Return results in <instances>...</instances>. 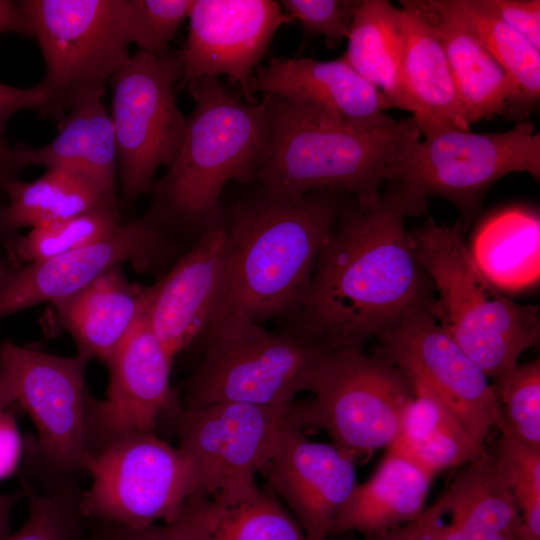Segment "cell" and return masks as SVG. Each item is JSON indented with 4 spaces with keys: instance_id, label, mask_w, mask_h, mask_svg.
Wrapping results in <instances>:
<instances>
[{
    "instance_id": "1",
    "label": "cell",
    "mask_w": 540,
    "mask_h": 540,
    "mask_svg": "<svg viewBox=\"0 0 540 540\" xmlns=\"http://www.w3.org/2000/svg\"><path fill=\"white\" fill-rule=\"evenodd\" d=\"M426 207L394 183L374 201L349 196L288 332L329 350L362 347L412 310L429 308L431 282L405 226Z\"/></svg>"
},
{
    "instance_id": "2",
    "label": "cell",
    "mask_w": 540,
    "mask_h": 540,
    "mask_svg": "<svg viewBox=\"0 0 540 540\" xmlns=\"http://www.w3.org/2000/svg\"><path fill=\"white\" fill-rule=\"evenodd\" d=\"M349 196L328 189L292 198L257 185L223 205L228 261L218 321L232 311L257 323L292 314Z\"/></svg>"
},
{
    "instance_id": "3",
    "label": "cell",
    "mask_w": 540,
    "mask_h": 540,
    "mask_svg": "<svg viewBox=\"0 0 540 540\" xmlns=\"http://www.w3.org/2000/svg\"><path fill=\"white\" fill-rule=\"evenodd\" d=\"M194 109L167 172L155 179L146 208L182 243L222 224L230 181L254 183L271 138L268 96L248 103L205 76L186 86Z\"/></svg>"
},
{
    "instance_id": "4",
    "label": "cell",
    "mask_w": 540,
    "mask_h": 540,
    "mask_svg": "<svg viewBox=\"0 0 540 540\" xmlns=\"http://www.w3.org/2000/svg\"><path fill=\"white\" fill-rule=\"evenodd\" d=\"M267 96L271 138L254 183L283 196L331 189L374 201L386 166L404 143L420 137L412 116L360 129Z\"/></svg>"
},
{
    "instance_id": "5",
    "label": "cell",
    "mask_w": 540,
    "mask_h": 540,
    "mask_svg": "<svg viewBox=\"0 0 540 540\" xmlns=\"http://www.w3.org/2000/svg\"><path fill=\"white\" fill-rule=\"evenodd\" d=\"M409 235L437 293L428 310L440 326L489 378L514 368L539 342L538 307L514 302L484 275L460 225L428 218Z\"/></svg>"
},
{
    "instance_id": "6",
    "label": "cell",
    "mask_w": 540,
    "mask_h": 540,
    "mask_svg": "<svg viewBox=\"0 0 540 540\" xmlns=\"http://www.w3.org/2000/svg\"><path fill=\"white\" fill-rule=\"evenodd\" d=\"M202 340V357L179 397L186 408L290 405L308 391L316 366L330 351L288 331H268L239 311L226 314Z\"/></svg>"
},
{
    "instance_id": "7",
    "label": "cell",
    "mask_w": 540,
    "mask_h": 540,
    "mask_svg": "<svg viewBox=\"0 0 540 540\" xmlns=\"http://www.w3.org/2000/svg\"><path fill=\"white\" fill-rule=\"evenodd\" d=\"M308 391L311 400L294 402L295 421L302 429L325 430L332 444L354 460L393 443L414 398L411 382L398 367L359 346L328 351Z\"/></svg>"
},
{
    "instance_id": "8",
    "label": "cell",
    "mask_w": 540,
    "mask_h": 540,
    "mask_svg": "<svg viewBox=\"0 0 540 540\" xmlns=\"http://www.w3.org/2000/svg\"><path fill=\"white\" fill-rule=\"evenodd\" d=\"M44 63L43 118L59 121L81 97L105 91L130 57L127 0H20Z\"/></svg>"
},
{
    "instance_id": "9",
    "label": "cell",
    "mask_w": 540,
    "mask_h": 540,
    "mask_svg": "<svg viewBox=\"0 0 540 540\" xmlns=\"http://www.w3.org/2000/svg\"><path fill=\"white\" fill-rule=\"evenodd\" d=\"M527 172L540 178V133L531 121L496 133L449 130L404 143L386 166L383 181L412 197L429 196L453 203L466 217L474 215L488 189L502 177Z\"/></svg>"
},
{
    "instance_id": "10",
    "label": "cell",
    "mask_w": 540,
    "mask_h": 540,
    "mask_svg": "<svg viewBox=\"0 0 540 540\" xmlns=\"http://www.w3.org/2000/svg\"><path fill=\"white\" fill-rule=\"evenodd\" d=\"M292 405L221 402L186 408L177 395L158 425L177 437V448L195 473L196 495L235 507L259 494L257 476Z\"/></svg>"
},
{
    "instance_id": "11",
    "label": "cell",
    "mask_w": 540,
    "mask_h": 540,
    "mask_svg": "<svg viewBox=\"0 0 540 540\" xmlns=\"http://www.w3.org/2000/svg\"><path fill=\"white\" fill-rule=\"evenodd\" d=\"M182 76L181 51L137 50L109 81L118 183L127 203L147 194L157 170L169 169L178 155L187 117L174 88Z\"/></svg>"
},
{
    "instance_id": "12",
    "label": "cell",
    "mask_w": 540,
    "mask_h": 540,
    "mask_svg": "<svg viewBox=\"0 0 540 540\" xmlns=\"http://www.w3.org/2000/svg\"><path fill=\"white\" fill-rule=\"evenodd\" d=\"M90 489L80 497L82 517L142 529L172 523L196 495V477L178 448L155 432L117 439L92 454Z\"/></svg>"
},
{
    "instance_id": "13",
    "label": "cell",
    "mask_w": 540,
    "mask_h": 540,
    "mask_svg": "<svg viewBox=\"0 0 540 540\" xmlns=\"http://www.w3.org/2000/svg\"><path fill=\"white\" fill-rule=\"evenodd\" d=\"M185 250L145 210L110 237L78 250L19 266L0 257V319L64 299L116 266L130 264L139 273L162 275Z\"/></svg>"
},
{
    "instance_id": "14",
    "label": "cell",
    "mask_w": 540,
    "mask_h": 540,
    "mask_svg": "<svg viewBox=\"0 0 540 540\" xmlns=\"http://www.w3.org/2000/svg\"><path fill=\"white\" fill-rule=\"evenodd\" d=\"M377 355L398 367L413 387L437 397L484 443L503 422L489 377L447 334L428 308H417L378 337Z\"/></svg>"
},
{
    "instance_id": "15",
    "label": "cell",
    "mask_w": 540,
    "mask_h": 540,
    "mask_svg": "<svg viewBox=\"0 0 540 540\" xmlns=\"http://www.w3.org/2000/svg\"><path fill=\"white\" fill-rule=\"evenodd\" d=\"M90 360L0 343V367L11 377L16 402L29 414L39 450L56 470L84 469L92 456L87 428L85 371Z\"/></svg>"
},
{
    "instance_id": "16",
    "label": "cell",
    "mask_w": 540,
    "mask_h": 540,
    "mask_svg": "<svg viewBox=\"0 0 540 540\" xmlns=\"http://www.w3.org/2000/svg\"><path fill=\"white\" fill-rule=\"evenodd\" d=\"M178 86L225 74L256 103L251 82L279 27L290 20L273 0H194Z\"/></svg>"
},
{
    "instance_id": "17",
    "label": "cell",
    "mask_w": 540,
    "mask_h": 540,
    "mask_svg": "<svg viewBox=\"0 0 540 540\" xmlns=\"http://www.w3.org/2000/svg\"><path fill=\"white\" fill-rule=\"evenodd\" d=\"M172 361L143 313L106 364L110 373L106 398L87 397L92 454L125 436L154 432L177 397L170 386Z\"/></svg>"
},
{
    "instance_id": "18",
    "label": "cell",
    "mask_w": 540,
    "mask_h": 540,
    "mask_svg": "<svg viewBox=\"0 0 540 540\" xmlns=\"http://www.w3.org/2000/svg\"><path fill=\"white\" fill-rule=\"evenodd\" d=\"M227 261V235L221 224L202 233L147 286L145 319L172 360L217 323Z\"/></svg>"
},
{
    "instance_id": "19",
    "label": "cell",
    "mask_w": 540,
    "mask_h": 540,
    "mask_svg": "<svg viewBox=\"0 0 540 540\" xmlns=\"http://www.w3.org/2000/svg\"><path fill=\"white\" fill-rule=\"evenodd\" d=\"M293 405L260 474L289 507L308 540H329L333 523L357 484L355 460L332 443L308 439L294 419Z\"/></svg>"
},
{
    "instance_id": "20",
    "label": "cell",
    "mask_w": 540,
    "mask_h": 540,
    "mask_svg": "<svg viewBox=\"0 0 540 540\" xmlns=\"http://www.w3.org/2000/svg\"><path fill=\"white\" fill-rule=\"evenodd\" d=\"M252 92L271 94L292 106L360 129H377L396 120L378 88L360 76L343 58L272 57L259 66Z\"/></svg>"
},
{
    "instance_id": "21",
    "label": "cell",
    "mask_w": 540,
    "mask_h": 540,
    "mask_svg": "<svg viewBox=\"0 0 540 540\" xmlns=\"http://www.w3.org/2000/svg\"><path fill=\"white\" fill-rule=\"evenodd\" d=\"M421 540H520V514L495 454L466 465L416 519Z\"/></svg>"
},
{
    "instance_id": "22",
    "label": "cell",
    "mask_w": 540,
    "mask_h": 540,
    "mask_svg": "<svg viewBox=\"0 0 540 540\" xmlns=\"http://www.w3.org/2000/svg\"><path fill=\"white\" fill-rule=\"evenodd\" d=\"M429 25L439 39L458 91L467 122L471 125L496 116H516L513 87L498 62L440 0H401Z\"/></svg>"
},
{
    "instance_id": "23",
    "label": "cell",
    "mask_w": 540,
    "mask_h": 540,
    "mask_svg": "<svg viewBox=\"0 0 540 540\" xmlns=\"http://www.w3.org/2000/svg\"><path fill=\"white\" fill-rule=\"evenodd\" d=\"M147 286L113 267L76 293L51 303L59 326L73 338L77 353L107 362L144 313Z\"/></svg>"
},
{
    "instance_id": "24",
    "label": "cell",
    "mask_w": 540,
    "mask_h": 540,
    "mask_svg": "<svg viewBox=\"0 0 540 540\" xmlns=\"http://www.w3.org/2000/svg\"><path fill=\"white\" fill-rule=\"evenodd\" d=\"M104 93L78 99L58 121L55 138L39 148L24 146V157L27 166L62 168L83 176L119 205L117 149Z\"/></svg>"
},
{
    "instance_id": "25",
    "label": "cell",
    "mask_w": 540,
    "mask_h": 540,
    "mask_svg": "<svg viewBox=\"0 0 540 540\" xmlns=\"http://www.w3.org/2000/svg\"><path fill=\"white\" fill-rule=\"evenodd\" d=\"M403 10L401 77L410 112L425 138L470 130L444 49L417 13Z\"/></svg>"
},
{
    "instance_id": "26",
    "label": "cell",
    "mask_w": 540,
    "mask_h": 540,
    "mask_svg": "<svg viewBox=\"0 0 540 540\" xmlns=\"http://www.w3.org/2000/svg\"><path fill=\"white\" fill-rule=\"evenodd\" d=\"M433 477L388 449L373 475L356 484L333 523L331 536L359 532L369 538L414 521L425 509Z\"/></svg>"
},
{
    "instance_id": "27",
    "label": "cell",
    "mask_w": 540,
    "mask_h": 540,
    "mask_svg": "<svg viewBox=\"0 0 540 540\" xmlns=\"http://www.w3.org/2000/svg\"><path fill=\"white\" fill-rule=\"evenodd\" d=\"M0 199V244L24 228L34 229L91 211L115 209L113 203L91 181L70 170L46 169L39 178L13 180Z\"/></svg>"
},
{
    "instance_id": "28",
    "label": "cell",
    "mask_w": 540,
    "mask_h": 540,
    "mask_svg": "<svg viewBox=\"0 0 540 540\" xmlns=\"http://www.w3.org/2000/svg\"><path fill=\"white\" fill-rule=\"evenodd\" d=\"M343 60L385 97L410 112L402 84L403 10L387 0H356Z\"/></svg>"
},
{
    "instance_id": "29",
    "label": "cell",
    "mask_w": 540,
    "mask_h": 540,
    "mask_svg": "<svg viewBox=\"0 0 540 540\" xmlns=\"http://www.w3.org/2000/svg\"><path fill=\"white\" fill-rule=\"evenodd\" d=\"M413 389L414 398L388 449L433 475L469 465L487 455L484 443L476 440L437 397L422 388Z\"/></svg>"
},
{
    "instance_id": "30",
    "label": "cell",
    "mask_w": 540,
    "mask_h": 540,
    "mask_svg": "<svg viewBox=\"0 0 540 540\" xmlns=\"http://www.w3.org/2000/svg\"><path fill=\"white\" fill-rule=\"evenodd\" d=\"M539 217L533 211H502L479 228L469 250L484 275L501 291H516L539 279Z\"/></svg>"
},
{
    "instance_id": "31",
    "label": "cell",
    "mask_w": 540,
    "mask_h": 540,
    "mask_svg": "<svg viewBox=\"0 0 540 540\" xmlns=\"http://www.w3.org/2000/svg\"><path fill=\"white\" fill-rule=\"evenodd\" d=\"M443 8L484 45L506 73L520 117L540 99V50L484 8L480 0H440Z\"/></svg>"
},
{
    "instance_id": "32",
    "label": "cell",
    "mask_w": 540,
    "mask_h": 540,
    "mask_svg": "<svg viewBox=\"0 0 540 540\" xmlns=\"http://www.w3.org/2000/svg\"><path fill=\"white\" fill-rule=\"evenodd\" d=\"M123 222L120 210L105 209L37 227L5 242L4 258L16 266L46 260L98 243Z\"/></svg>"
},
{
    "instance_id": "33",
    "label": "cell",
    "mask_w": 540,
    "mask_h": 540,
    "mask_svg": "<svg viewBox=\"0 0 540 540\" xmlns=\"http://www.w3.org/2000/svg\"><path fill=\"white\" fill-rule=\"evenodd\" d=\"M211 540H308L269 487L235 507L221 505Z\"/></svg>"
},
{
    "instance_id": "34",
    "label": "cell",
    "mask_w": 540,
    "mask_h": 540,
    "mask_svg": "<svg viewBox=\"0 0 540 540\" xmlns=\"http://www.w3.org/2000/svg\"><path fill=\"white\" fill-rule=\"evenodd\" d=\"M494 381L503 417L499 430L540 450V360L517 364Z\"/></svg>"
},
{
    "instance_id": "35",
    "label": "cell",
    "mask_w": 540,
    "mask_h": 540,
    "mask_svg": "<svg viewBox=\"0 0 540 540\" xmlns=\"http://www.w3.org/2000/svg\"><path fill=\"white\" fill-rule=\"evenodd\" d=\"M520 514V540H540V450L501 433L494 453Z\"/></svg>"
},
{
    "instance_id": "36",
    "label": "cell",
    "mask_w": 540,
    "mask_h": 540,
    "mask_svg": "<svg viewBox=\"0 0 540 540\" xmlns=\"http://www.w3.org/2000/svg\"><path fill=\"white\" fill-rule=\"evenodd\" d=\"M128 34L138 50L161 55L181 24L189 18L194 0H127Z\"/></svg>"
},
{
    "instance_id": "37",
    "label": "cell",
    "mask_w": 540,
    "mask_h": 540,
    "mask_svg": "<svg viewBox=\"0 0 540 540\" xmlns=\"http://www.w3.org/2000/svg\"><path fill=\"white\" fill-rule=\"evenodd\" d=\"M79 501L70 490L51 495H29L25 523L0 540H76L79 531Z\"/></svg>"
},
{
    "instance_id": "38",
    "label": "cell",
    "mask_w": 540,
    "mask_h": 540,
    "mask_svg": "<svg viewBox=\"0 0 540 540\" xmlns=\"http://www.w3.org/2000/svg\"><path fill=\"white\" fill-rule=\"evenodd\" d=\"M221 505L200 496H192L179 518L172 523L129 529L112 525L102 540H211Z\"/></svg>"
},
{
    "instance_id": "39",
    "label": "cell",
    "mask_w": 540,
    "mask_h": 540,
    "mask_svg": "<svg viewBox=\"0 0 540 540\" xmlns=\"http://www.w3.org/2000/svg\"><path fill=\"white\" fill-rule=\"evenodd\" d=\"M354 0H283V12L298 21L306 34L323 36L328 47L347 39Z\"/></svg>"
},
{
    "instance_id": "40",
    "label": "cell",
    "mask_w": 540,
    "mask_h": 540,
    "mask_svg": "<svg viewBox=\"0 0 540 540\" xmlns=\"http://www.w3.org/2000/svg\"><path fill=\"white\" fill-rule=\"evenodd\" d=\"M480 2L486 10L540 50L539 0H480Z\"/></svg>"
},
{
    "instance_id": "41",
    "label": "cell",
    "mask_w": 540,
    "mask_h": 540,
    "mask_svg": "<svg viewBox=\"0 0 540 540\" xmlns=\"http://www.w3.org/2000/svg\"><path fill=\"white\" fill-rule=\"evenodd\" d=\"M47 103V92L39 83L29 88H17L0 83V136H4L8 120L17 112L34 110L40 115Z\"/></svg>"
},
{
    "instance_id": "42",
    "label": "cell",
    "mask_w": 540,
    "mask_h": 540,
    "mask_svg": "<svg viewBox=\"0 0 540 540\" xmlns=\"http://www.w3.org/2000/svg\"><path fill=\"white\" fill-rule=\"evenodd\" d=\"M22 452L21 435L14 414L0 412V481L12 475Z\"/></svg>"
},
{
    "instance_id": "43",
    "label": "cell",
    "mask_w": 540,
    "mask_h": 540,
    "mask_svg": "<svg viewBox=\"0 0 540 540\" xmlns=\"http://www.w3.org/2000/svg\"><path fill=\"white\" fill-rule=\"evenodd\" d=\"M26 167L24 146H11L0 136V196H4L6 184L18 179Z\"/></svg>"
},
{
    "instance_id": "44",
    "label": "cell",
    "mask_w": 540,
    "mask_h": 540,
    "mask_svg": "<svg viewBox=\"0 0 540 540\" xmlns=\"http://www.w3.org/2000/svg\"><path fill=\"white\" fill-rule=\"evenodd\" d=\"M0 32L17 33L32 38L29 23L17 1L0 0Z\"/></svg>"
},
{
    "instance_id": "45",
    "label": "cell",
    "mask_w": 540,
    "mask_h": 540,
    "mask_svg": "<svg viewBox=\"0 0 540 540\" xmlns=\"http://www.w3.org/2000/svg\"><path fill=\"white\" fill-rule=\"evenodd\" d=\"M368 540H421L416 521L373 535Z\"/></svg>"
},
{
    "instance_id": "46",
    "label": "cell",
    "mask_w": 540,
    "mask_h": 540,
    "mask_svg": "<svg viewBox=\"0 0 540 540\" xmlns=\"http://www.w3.org/2000/svg\"><path fill=\"white\" fill-rule=\"evenodd\" d=\"M16 390L9 374L0 367V412L16 402Z\"/></svg>"
},
{
    "instance_id": "47",
    "label": "cell",
    "mask_w": 540,
    "mask_h": 540,
    "mask_svg": "<svg viewBox=\"0 0 540 540\" xmlns=\"http://www.w3.org/2000/svg\"><path fill=\"white\" fill-rule=\"evenodd\" d=\"M18 499V494H0V538L8 534L9 514L12 505Z\"/></svg>"
}]
</instances>
